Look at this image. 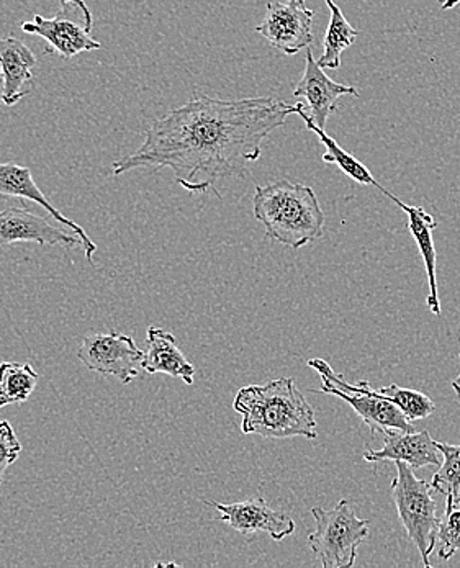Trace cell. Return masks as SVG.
I'll return each mask as SVG.
<instances>
[{"instance_id": "1", "label": "cell", "mask_w": 460, "mask_h": 568, "mask_svg": "<svg viewBox=\"0 0 460 568\" xmlns=\"http://www.w3.org/2000/svg\"><path fill=\"white\" fill-rule=\"evenodd\" d=\"M292 113L294 105L273 98L194 99L157 119L142 146L113 163V175L171 169L185 191L205 194L223 179L246 178L263 154L264 140Z\"/></svg>"}, {"instance_id": "2", "label": "cell", "mask_w": 460, "mask_h": 568, "mask_svg": "<svg viewBox=\"0 0 460 568\" xmlns=\"http://www.w3.org/2000/svg\"><path fill=\"white\" fill-rule=\"evenodd\" d=\"M233 408L242 415L245 435L267 439L297 436L315 439L318 436L314 408L298 390L294 378L283 377L266 385L239 388Z\"/></svg>"}, {"instance_id": "3", "label": "cell", "mask_w": 460, "mask_h": 568, "mask_svg": "<svg viewBox=\"0 0 460 568\" xmlns=\"http://www.w3.org/2000/svg\"><path fill=\"white\" fill-rule=\"evenodd\" d=\"M253 213L263 223L266 236L292 250L323 236L325 213L317 194L308 185L277 181L257 185L253 197Z\"/></svg>"}, {"instance_id": "4", "label": "cell", "mask_w": 460, "mask_h": 568, "mask_svg": "<svg viewBox=\"0 0 460 568\" xmlns=\"http://www.w3.org/2000/svg\"><path fill=\"white\" fill-rule=\"evenodd\" d=\"M397 464V477L391 481L395 506L398 518L403 523L411 542L420 550L425 567H431L429 556L435 552L438 544V531L441 516L438 515L435 488L428 481L420 480L413 468L405 463Z\"/></svg>"}, {"instance_id": "5", "label": "cell", "mask_w": 460, "mask_h": 568, "mask_svg": "<svg viewBox=\"0 0 460 568\" xmlns=\"http://www.w3.org/2000/svg\"><path fill=\"white\" fill-rule=\"evenodd\" d=\"M315 531L308 536L311 552L323 568L355 567L357 549L369 536V519H360L351 501L341 500L335 508H314Z\"/></svg>"}, {"instance_id": "6", "label": "cell", "mask_w": 460, "mask_h": 568, "mask_svg": "<svg viewBox=\"0 0 460 568\" xmlns=\"http://www.w3.org/2000/svg\"><path fill=\"white\" fill-rule=\"evenodd\" d=\"M308 366L315 368L321 377V388L319 390L326 395H335L343 402L351 405L357 416H360L364 425L369 426L370 433L391 432H415L413 423L403 415L397 405H393L382 395L377 394L370 387L369 382L360 381L356 385L343 381L331 366L323 359H310Z\"/></svg>"}, {"instance_id": "7", "label": "cell", "mask_w": 460, "mask_h": 568, "mask_svg": "<svg viewBox=\"0 0 460 568\" xmlns=\"http://www.w3.org/2000/svg\"><path fill=\"white\" fill-rule=\"evenodd\" d=\"M94 19L84 0H60L53 19L37 16L33 22L22 23V32L47 40V53L60 54L64 60L88 51L101 50V41L91 37Z\"/></svg>"}, {"instance_id": "8", "label": "cell", "mask_w": 460, "mask_h": 568, "mask_svg": "<svg viewBox=\"0 0 460 568\" xmlns=\"http://www.w3.org/2000/svg\"><path fill=\"white\" fill-rule=\"evenodd\" d=\"M78 357L89 371L119 378L126 385L139 377L144 353L130 336L92 333L82 339Z\"/></svg>"}, {"instance_id": "9", "label": "cell", "mask_w": 460, "mask_h": 568, "mask_svg": "<svg viewBox=\"0 0 460 568\" xmlns=\"http://www.w3.org/2000/svg\"><path fill=\"white\" fill-rule=\"evenodd\" d=\"M314 10L301 0L269 2L266 19L256 27V32L287 57H295L314 43Z\"/></svg>"}, {"instance_id": "10", "label": "cell", "mask_w": 460, "mask_h": 568, "mask_svg": "<svg viewBox=\"0 0 460 568\" xmlns=\"http://www.w3.org/2000/svg\"><path fill=\"white\" fill-rule=\"evenodd\" d=\"M219 513L223 523L242 532V535H254V532H267L274 540L280 542L285 537L294 535L295 521L290 516L267 506L263 498H251L239 503L207 501Z\"/></svg>"}, {"instance_id": "11", "label": "cell", "mask_w": 460, "mask_h": 568, "mask_svg": "<svg viewBox=\"0 0 460 568\" xmlns=\"http://www.w3.org/2000/svg\"><path fill=\"white\" fill-rule=\"evenodd\" d=\"M16 243H37L40 246L82 247L78 234L64 232L51 225L43 216L23 206H10L0 212V246Z\"/></svg>"}, {"instance_id": "12", "label": "cell", "mask_w": 460, "mask_h": 568, "mask_svg": "<svg viewBox=\"0 0 460 568\" xmlns=\"http://www.w3.org/2000/svg\"><path fill=\"white\" fill-rule=\"evenodd\" d=\"M345 95L359 98V91L352 85L338 84L329 79L315 60L314 51L307 48V64L304 75L294 89V98L305 99L310 109L311 120L325 129L329 115L338 109V101Z\"/></svg>"}, {"instance_id": "13", "label": "cell", "mask_w": 460, "mask_h": 568, "mask_svg": "<svg viewBox=\"0 0 460 568\" xmlns=\"http://www.w3.org/2000/svg\"><path fill=\"white\" fill-rule=\"evenodd\" d=\"M364 460L370 464L391 460V463H405L411 468H423L441 467L444 457L439 450L438 443L428 432L405 433L391 429L384 433L382 449H367L364 453Z\"/></svg>"}, {"instance_id": "14", "label": "cell", "mask_w": 460, "mask_h": 568, "mask_svg": "<svg viewBox=\"0 0 460 568\" xmlns=\"http://www.w3.org/2000/svg\"><path fill=\"white\" fill-rule=\"evenodd\" d=\"M9 199H23V201L35 202L37 205L43 206L54 220L63 223L64 226H68L81 237L85 257H88V261H92V256L98 251L94 241L89 237L81 225L72 222L53 203L48 201L47 195L41 192V189L33 181L32 171L29 168L13 163H0V201H9Z\"/></svg>"}, {"instance_id": "15", "label": "cell", "mask_w": 460, "mask_h": 568, "mask_svg": "<svg viewBox=\"0 0 460 568\" xmlns=\"http://www.w3.org/2000/svg\"><path fill=\"white\" fill-rule=\"evenodd\" d=\"M37 57L22 40L16 37L0 38V68H2V101L12 106L32 92V69Z\"/></svg>"}, {"instance_id": "16", "label": "cell", "mask_w": 460, "mask_h": 568, "mask_svg": "<svg viewBox=\"0 0 460 568\" xmlns=\"http://www.w3.org/2000/svg\"><path fill=\"white\" fill-rule=\"evenodd\" d=\"M395 205L400 206L408 216V229H410L411 236L417 241L418 247H420L421 257L426 267V275H428L429 295L428 306L431 310L432 315L441 316V301H439L438 294V277H436V260L438 254L435 250V241H432V232L438 229L436 220L425 212L421 206L407 205L397 197V195L387 194Z\"/></svg>"}, {"instance_id": "17", "label": "cell", "mask_w": 460, "mask_h": 568, "mask_svg": "<svg viewBox=\"0 0 460 568\" xmlns=\"http://www.w3.org/2000/svg\"><path fill=\"white\" fill-rule=\"evenodd\" d=\"M143 371L182 378L187 385L194 384L195 367L178 349L176 337L154 326L147 329Z\"/></svg>"}, {"instance_id": "18", "label": "cell", "mask_w": 460, "mask_h": 568, "mask_svg": "<svg viewBox=\"0 0 460 568\" xmlns=\"http://www.w3.org/2000/svg\"><path fill=\"white\" fill-rule=\"evenodd\" d=\"M294 112L301 116L305 126H307L310 132L317 134L318 140L321 141L323 146L326 148V153L323 154V161H325L326 164H335V166L341 169V171L345 172L348 178H351L352 181L357 182V184L372 185V187L379 189L382 194H389V191L374 179L372 172H370L369 169L364 166L360 161H357L348 151L343 150L335 138L329 136V134L325 132V129L318 126L317 123L311 120V116L307 115L304 103H295Z\"/></svg>"}, {"instance_id": "19", "label": "cell", "mask_w": 460, "mask_h": 568, "mask_svg": "<svg viewBox=\"0 0 460 568\" xmlns=\"http://www.w3.org/2000/svg\"><path fill=\"white\" fill-rule=\"evenodd\" d=\"M325 2L331 16H329L328 29L323 38V54L318 64L323 69L335 71V69L341 68L343 51L356 43L359 32L346 20L335 0H325Z\"/></svg>"}, {"instance_id": "20", "label": "cell", "mask_w": 460, "mask_h": 568, "mask_svg": "<svg viewBox=\"0 0 460 568\" xmlns=\"http://www.w3.org/2000/svg\"><path fill=\"white\" fill-rule=\"evenodd\" d=\"M40 375L30 364H0V408L29 400Z\"/></svg>"}, {"instance_id": "21", "label": "cell", "mask_w": 460, "mask_h": 568, "mask_svg": "<svg viewBox=\"0 0 460 568\" xmlns=\"http://www.w3.org/2000/svg\"><path fill=\"white\" fill-rule=\"evenodd\" d=\"M438 447L444 460L432 477L431 485L436 491L446 495V509H451L460 494V446L438 443Z\"/></svg>"}, {"instance_id": "22", "label": "cell", "mask_w": 460, "mask_h": 568, "mask_svg": "<svg viewBox=\"0 0 460 568\" xmlns=\"http://www.w3.org/2000/svg\"><path fill=\"white\" fill-rule=\"evenodd\" d=\"M377 394L397 405L411 423L428 418L436 412L435 402L428 395L411 390V388L398 387V385L391 384L377 390Z\"/></svg>"}, {"instance_id": "23", "label": "cell", "mask_w": 460, "mask_h": 568, "mask_svg": "<svg viewBox=\"0 0 460 568\" xmlns=\"http://www.w3.org/2000/svg\"><path fill=\"white\" fill-rule=\"evenodd\" d=\"M438 556L449 560L460 550V509H444L438 531Z\"/></svg>"}, {"instance_id": "24", "label": "cell", "mask_w": 460, "mask_h": 568, "mask_svg": "<svg viewBox=\"0 0 460 568\" xmlns=\"http://www.w3.org/2000/svg\"><path fill=\"white\" fill-rule=\"evenodd\" d=\"M20 453H22V444L17 439L12 425L9 422H0V485L7 468L19 459Z\"/></svg>"}, {"instance_id": "25", "label": "cell", "mask_w": 460, "mask_h": 568, "mask_svg": "<svg viewBox=\"0 0 460 568\" xmlns=\"http://www.w3.org/2000/svg\"><path fill=\"white\" fill-rule=\"evenodd\" d=\"M460 0H442V10L454 9L456 6H459Z\"/></svg>"}, {"instance_id": "26", "label": "cell", "mask_w": 460, "mask_h": 568, "mask_svg": "<svg viewBox=\"0 0 460 568\" xmlns=\"http://www.w3.org/2000/svg\"><path fill=\"white\" fill-rule=\"evenodd\" d=\"M460 357V354H459ZM452 390L456 392V395H458V400L460 403V375L458 378H456L454 382H452Z\"/></svg>"}, {"instance_id": "27", "label": "cell", "mask_w": 460, "mask_h": 568, "mask_svg": "<svg viewBox=\"0 0 460 568\" xmlns=\"http://www.w3.org/2000/svg\"><path fill=\"white\" fill-rule=\"evenodd\" d=\"M452 508H459L460 509V494H459L458 500H456L454 505H452Z\"/></svg>"}, {"instance_id": "28", "label": "cell", "mask_w": 460, "mask_h": 568, "mask_svg": "<svg viewBox=\"0 0 460 568\" xmlns=\"http://www.w3.org/2000/svg\"><path fill=\"white\" fill-rule=\"evenodd\" d=\"M0 81H2V68H0ZM0 102L3 103V101H2V92H0Z\"/></svg>"}, {"instance_id": "29", "label": "cell", "mask_w": 460, "mask_h": 568, "mask_svg": "<svg viewBox=\"0 0 460 568\" xmlns=\"http://www.w3.org/2000/svg\"><path fill=\"white\" fill-rule=\"evenodd\" d=\"M301 2H307V0H301Z\"/></svg>"}]
</instances>
